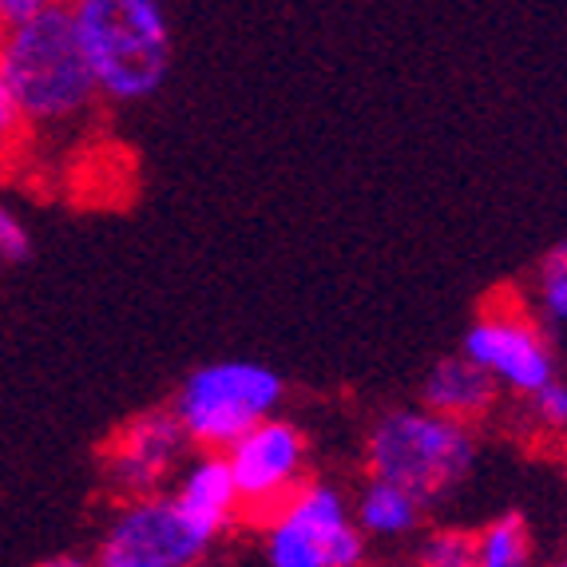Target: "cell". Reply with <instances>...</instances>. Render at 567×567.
<instances>
[{
  "mask_svg": "<svg viewBox=\"0 0 567 567\" xmlns=\"http://www.w3.org/2000/svg\"><path fill=\"white\" fill-rule=\"evenodd\" d=\"M476 536V567H532L536 544L520 512H501L473 532Z\"/></svg>",
  "mask_w": 567,
  "mask_h": 567,
  "instance_id": "cell-13",
  "label": "cell"
},
{
  "mask_svg": "<svg viewBox=\"0 0 567 567\" xmlns=\"http://www.w3.org/2000/svg\"><path fill=\"white\" fill-rule=\"evenodd\" d=\"M223 456H227V468L235 476L243 516L258 524L310 481V436L286 416L262 421Z\"/></svg>",
  "mask_w": 567,
  "mask_h": 567,
  "instance_id": "cell-9",
  "label": "cell"
},
{
  "mask_svg": "<svg viewBox=\"0 0 567 567\" xmlns=\"http://www.w3.org/2000/svg\"><path fill=\"white\" fill-rule=\"evenodd\" d=\"M286 381L262 361L223 358L190 369L171 401V416L199 453H227L250 429L278 416Z\"/></svg>",
  "mask_w": 567,
  "mask_h": 567,
  "instance_id": "cell-4",
  "label": "cell"
},
{
  "mask_svg": "<svg viewBox=\"0 0 567 567\" xmlns=\"http://www.w3.org/2000/svg\"><path fill=\"white\" fill-rule=\"evenodd\" d=\"M0 80L32 135H64L87 123L100 95L80 52L72 4L44 0L29 24L0 32Z\"/></svg>",
  "mask_w": 567,
  "mask_h": 567,
  "instance_id": "cell-1",
  "label": "cell"
},
{
  "mask_svg": "<svg viewBox=\"0 0 567 567\" xmlns=\"http://www.w3.org/2000/svg\"><path fill=\"white\" fill-rule=\"evenodd\" d=\"M76 40L104 104H143L171 76V17L159 0H76Z\"/></svg>",
  "mask_w": 567,
  "mask_h": 567,
  "instance_id": "cell-2",
  "label": "cell"
},
{
  "mask_svg": "<svg viewBox=\"0 0 567 567\" xmlns=\"http://www.w3.org/2000/svg\"><path fill=\"white\" fill-rule=\"evenodd\" d=\"M532 313L548 330V338H567V238L556 243L539 258L536 278H532Z\"/></svg>",
  "mask_w": 567,
  "mask_h": 567,
  "instance_id": "cell-14",
  "label": "cell"
},
{
  "mask_svg": "<svg viewBox=\"0 0 567 567\" xmlns=\"http://www.w3.org/2000/svg\"><path fill=\"white\" fill-rule=\"evenodd\" d=\"M37 567H92V559H84V556H52V559H44V564H37Z\"/></svg>",
  "mask_w": 567,
  "mask_h": 567,
  "instance_id": "cell-20",
  "label": "cell"
},
{
  "mask_svg": "<svg viewBox=\"0 0 567 567\" xmlns=\"http://www.w3.org/2000/svg\"><path fill=\"white\" fill-rule=\"evenodd\" d=\"M262 556L266 567H365L369 539L338 484L306 481L262 520Z\"/></svg>",
  "mask_w": 567,
  "mask_h": 567,
  "instance_id": "cell-5",
  "label": "cell"
},
{
  "mask_svg": "<svg viewBox=\"0 0 567 567\" xmlns=\"http://www.w3.org/2000/svg\"><path fill=\"white\" fill-rule=\"evenodd\" d=\"M532 416H536L539 429H548V433H567V381H551L528 401Z\"/></svg>",
  "mask_w": 567,
  "mask_h": 567,
  "instance_id": "cell-17",
  "label": "cell"
},
{
  "mask_svg": "<svg viewBox=\"0 0 567 567\" xmlns=\"http://www.w3.org/2000/svg\"><path fill=\"white\" fill-rule=\"evenodd\" d=\"M187 461L190 441L183 436L171 409H147L112 433L100 453V476L120 504L152 501V496H167Z\"/></svg>",
  "mask_w": 567,
  "mask_h": 567,
  "instance_id": "cell-7",
  "label": "cell"
},
{
  "mask_svg": "<svg viewBox=\"0 0 567 567\" xmlns=\"http://www.w3.org/2000/svg\"><path fill=\"white\" fill-rule=\"evenodd\" d=\"M416 567H476V536L468 528H433L416 548Z\"/></svg>",
  "mask_w": 567,
  "mask_h": 567,
  "instance_id": "cell-15",
  "label": "cell"
},
{
  "mask_svg": "<svg viewBox=\"0 0 567 567\" xmlns=\"http://www.w3.org/2000/svg\"><path fill=\"white\" fill-rule=\"evenodd\" d=\"M167 496L175 501V508H179L203 536L215 539V544L243 520L235 476H230L227 456L223 453H190V461L179 468V476H175Z\"/></svg>",
  "mask_w": 567,
  "mask_h": 567,
  "instance_id": "cell-10",
  "label": "cell"
},
{
  "mask_svg": "<svg viewBox=\"0 0 567 567\" xmlns=\"http://www.w3.org/2000/svg\"><path fill=\"white\" fill-rule=\"evenodd\" d=\"M551 567H567V548H564V556H559V559H556V564H551Z\"/></svg>",
  "mask_w": 567,
  "mask_h": 567,
  "instance_id": "cell-21",
  "label": "cell"
},
{
  "mask_svg": "<svg viewBox=\"0 0 567 567\" xmlns=\"http://www.w3.org/2000/svg\"><path fill=\"white\" fill-rule=\"evenodd\" d=\"M29 143H32L29 120H24L20 104L12 100V92L4 87V80H0V167L17 159Z\"/></svg>",
  "mask_w": 567,
  "mask_h": 567,
  "instance_id": "cell-16",
  "label": "cell"
},
{
  "mask_svg": "<svg viewBox=\"0 0 567 567\" xmlns=\"http://www.w3.org/2000/svg\"><path fill=\"white\" fill-rule=\"evenodd\" d=\"M421 409L445 416V421H456L464 429H476L501 409V389L484 369H476L468 358L453 353V358L433 361V369L425 373Z\"/></svg>",
  "mask_w": 567,
  "mask_h": 567,
  "instance_id": "cell-11",
  "label": "cell"
},
{
  "mask_svg": "<svg viewBox=\"0 0 567 567\" xmlns=\"http://www.w3.org/2000/svg\"><path fill=\"white\" fill-rule=\"evenodd\" d=\"M215 539L175 508L171 496L120 504L95 544L92 567H195Z\"/></svg>",
  "mask_w": 567,
  "mask_h": 567,
  "instance_id": "cell-8",
  "label": "cell"
},
{
  "mask_svg": "<svg viewBox=\"0 0 567 567\" xmlns=\"http://www.w3.org/2000/svg\"><path fill=\"white\" fill-rule=\"evenodd\" d=\"M353 524L365 539H409L425 524V504L405 488L385 481H369L353 496Z\"/></svg>",
  "mask_w": 567,
  "mask_h": 567,
  "instance_id": "cell-12",
  "label": "cell"
},
{
  "mask_svg": "<svg viewBox=\"0 0 567 567\" xmlns=\"http://www.w3.org/2000/svg\"><path fill=\"white\" fill-rule=\"evenodd\" d=\"M476 456H481L476 429L445 421L421 405L389 409L365 433L369 481L398 484L425 508L473 476Z\"/></svg>",
  "mask_w": 567,
  "mask_h": 567,
  "instance_id": "cell-3",
  "label": "cell"
},
{
  "mask_svg": "<svg viewBox=\"0 0 567 567\" xmlns=\"http://www.w3.org/2000/svg\"><path fill=\"white\" fill-rule=\"evenodd\" d=\"M40 9H44V0H0V32L29 24Z\"/></svg>",
  "mask_w": 567,
  "mask_h": 567,
  "instance_id": "cell-19",
  "label": "cell"
},
{
  "mask_svg": "<svg viewBox=\"0 0 567 567\" xmlns=\"http://www.w3.org/2000/svg\"><path fill=\"white\" fill-rule=\"evenodd\" d=\"M461 358L484 369L501 393L532 401L556 381V346L536 322L520 293H496L481 306L473 326L461 338Z\"/></svg>",
  "mask_w": 567,
  "mask_h": 567,
  "instance_id": "cell-6",
  "label": "cell"
},
{
  "mask_svg": "<svg viewBox=\"0 0 567 567\" xmlns=\"http://www.w3.org/2000/svg\"><path fill=\"white\" fill-rule=\"evenodd\" d=\"M29 255H32L29 230H24V223H20V218L0 203V270L24 262Z\"/></svg>",
  "mask_w": 567,
  "mask_h": 567,
  "instance_id": "cell-18",
  "label": "cell"
}]
</instances>
